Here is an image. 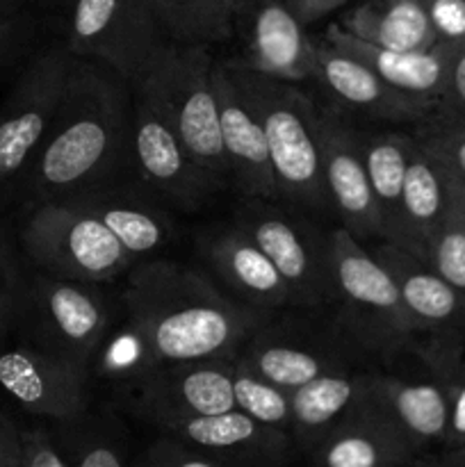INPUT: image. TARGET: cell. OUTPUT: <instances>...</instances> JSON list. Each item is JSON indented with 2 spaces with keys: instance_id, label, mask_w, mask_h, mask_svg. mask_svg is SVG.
<instances>
[{
  "instance_id": "6da1fadb",
  "label": "cell",
  "mask_w": 465,
  "mask_h": 467,
  "mask_svg": "<svg viewBox=\"0 0 465 467\" xmlns=\"http://www.w3.org/2000/svg\"><path fill=\"white\" fill-rule=\"evenodd\" d=\"M132 114V87L105 64L76 55L53 128L23 182V203L76 199L126 182Z\"/></svg>"
},
{
  "instance_id": "7a4b0ae2",
  "label": "cell",
  "mask_w": 465,
  "mask_h": 467,
  "mask_svg": "<svg viewBox=\"0 0 465 467\" xmlns=\"http://www.w3.org/2000/svg\"><path fill=\"white\" fill-rule=\"evenodd\" d=\"M121 308L153 368L235 360L267 315L232 299L208 272L176 260H140L123 276Z\"/></svg>"
},
{
  "instance_id": "3957f363",
  "label": "cell",
  "mask_w": 465,
  "mask_h": 467,
  "mask_svg": "<svg viewBox=\"0 0 465 467\" xmlns=\"http://www.w3.org/2000/svg\"><path fill=\"white\" fill-rule=\"evenodd\" d=\"M226 64L264 128L278 199L326 222L333 208L324 182L317 100L304 85L263 76L235 59Z\"/></svg>"
},
{
  "instance_id": "277c9868",
  "label": "cell",
  "mask_w": 465,
  "mask_h": 467,
  "mask_svg": "<svg viewBox=\"0 0 465 467\" xmlns=\"http://www.w3.org/2000/svg\"><path fill=\"white\" fill-rule=\"evenodd\" d=\"M119 317L121 292L114 296L108 283L68 281L27 265L12 336L91 377L105 337Z\"/></svg>"
},
{
  "instance_id": "5b68a950",
  "label": "cell",
  "mask_w": 465,
  "mask_h": 467,
  "mask_svg": "<svg viewBox=\"0 0 465 467\" xmlns=\"http://www.w3.org/2000/svg\"><path fill=\"white\" fill-rule=\"evenodd\" d=\"M235 363L285 390L333 372L374 363L331 310L285 308L267 315L246 337Z\"/></svg>"
},
{
  "instance_id": "8992f818",
  "label": "cell",
  "mask_w": 465,
  "mask_h": 467,
  "mask_svg": "<svg viewBox=\"0 0 465 467\" xmlns=\"http://www.w3.org/2000/svg\"><path fill=\"white\" fill-rule=\"evenodd\" d=\"M212 64L208 46L169 41L130 87L162 112L201 169H205L222 187H232L219 130Z\"/></svg>"
},
{
  "instance_id": "52a82bcc",
  "label": "cell",
  "mask_w": 465,
  "mask_h": 467,
  "mask_svg": "<svg viewBox=\"0 0 465 467\" xmlns=\"http://www.w3.org/2000/svg\"><path fill=\"white\" fill-rule=\"evenodd\" d=\"M336 304L331 313L360 349L374 360L390 358L399 351L422 345L418 327L401 301L397 283L374 258L365 242L342 226L331 228Z\"/></svg>"
},
{
  "instance_id": "ba28073f",
  "label": "cell",
  "mask_w": 465,
  "mask_h": 467,
  "mask_svg": "<svg viewBox=\"0 0 465 467\" xmlns=\"http://www.w3.org/2000/svg\"><path fill=\"white\" fill-rule=\"evenodd\" d=\"M16 244L32 269L68 281L112 285L135 265L105 223L68 201L26 203Z\"/></svg>"
},
{
  "instance_id": "9c48e42d",
  "label": "cell",
  "mask_w": 465,
  "mask_h": 467,
  "mask_svg": "<svg viewBox=\"0 0 465 467\" xmlns=\"http://www.w3.org/2000/svg\"><path fill=\"white\" fill-rule=\"evenodd\" d=\"M232 223L264 251L294 299V308L331 310L336 304L331 228L281 199H242Z\"/></svg>"
},
{
  "instance_id": "30bf717a",
  "label": "cell",
  "mask_w": 465,
  "mask_h": 467,
  "mask_svg": "<svg viewBox=\"0 0 465 467\" xmlns=\"http://www.w3.org/2000/svg\"><path fill=\"white\" fill-rule=\"evenodd\" d=\"M76 55L67 44L36 53L0 108V210L21 201L23 182L62 103Z\"/></svg>"
},
{
  "instance_id": "8fae6325",
  "label": "cell",
  "mask_w": 465,
  "mask_h": 467,
  "mask_svg": "<svg viewBox=\"0 0 465 467\" xmlns=\"http://www.w3.org/2000/svg\"><path fill=\"white\" fill-rule=\"evenodd\" d=\"M67 46L137 82L169 44L149 0H64Z\"/></svg>"
},
{
  "instance_id": "7c38bea8",
  "label": "cell",
  "mask_w": 465,
  "mask_h": 467,
  "mask_svg": "<svg viewBox=\"0 0 465 467\" xmlns=\"http://www.w3.org/2000/svg\"><path fill=\"white\" fill-rule=\"evenodd\" d=\"M372 400L395 422L415 461L442 450L450 404L440 377L422 345L399 351L372 368Z\"/></svg>"
},
{
  "instance_id": "4fadbf2b",
  "label": "cell",
  "mask_w": 465,
  "mask_h": 467,
  "mask_svg": "<svg viewBox=\"0 0 465 467\" xmlns=\"http://www.w3.org/2000/svg\"><path fill=\"white\" fill-rule=\"evenodd\" d=\"M132 99V176L171 213H199L222 185L191 160L153 103L135 91Z\"/></svg>"
},
{
  "instance_id": "5bb4252c",
  "label": "cell",
  "mask_w": 465,
  "mask_h": 467,
  "mask_svg": "<svg viewBox=\"0 0 465 467\" xmlns=\"http://www.w3.org/2000/svg\"><path fill=\"white\" fill-rule=\"evenodd\" d=\"M313 82L328 103L360 126H413L418 130L436 112V103L388 85L367 64L324 39L317 41V71Z\"/></svg>"
},
{
  "instance_id": "9a60e30c",
  "label": "cell",
  "mask_w": 465,
  "mask_h": 467,
  "mask_svg": "<svg viewBox=\"0 0 465 467\" xmlns=\"http://www.w3.org/2000/svg\"><path fill=\"white\" fill-rule=\"evenodd\" d=\"M317 132L333 217L356 240H383L381 217L360 149V123L328 100H317Z\"/></svg>"
},
{
  "instance_id": "2e32d148",
  "label": "cell",
  "mask_w": 465,
  "mask_h": 467,
  "mask_svg": "<svg viewBox=\"0 0 465 467\" xmlns=\"http://www.w3.org/2000/svg\"><path fill=\"white\" fill-rule=\"evenodd\" d=\"M89 374L9 336L0 342V392L36 418L71 422L89 410Z\"/></svg>"
},
{
  "instance_id": "e0dca14e",
  "label": "cell",
  "mask_w": 465,
  "mask_h": 467,
  "mask_svg": "<svg viewBox=\"0 0 465 467\" xmlns=\"http://www.w3.org/2000/svg\"><path fill=\"white\" fill-rule=\"evenodd\" d=\"M132 413L153 427L190 415H214L235 409L232 360H201L150 368L121 388Z\"/></svg>"
},
{
  "instance_id": "ac0fdd59",
  "label": "cell",
  "mask_w": 465,
  "mask_h": 467,
  "mask_svg": "<svg viewBox=\"0 0 465 467\" xmlns=\"http://www.w3.org/2000/svg\"><path fill=\"white\" fill-rule=\"evenodd\" d=\"M199 255L210 276L240 304L264 315L294 308L290 287L272 260L232 222L205 231Z\"/></svg>"
},
{
  "instance_id": "d6986e66",
  "label": "cell",
  "mask_w": 465,
  "mask_h": 467,
  "mask_svg": "<svg viewBox=\"0 0 465 467\" xmlns=\"http://www.w3.org/2000/svg\"><path fill=\"white\" fill-rule=\"evenodd\" d=\"M160 431L205 451L228 467H283L299 451L290 433L264 427L237 409L171 420L162 424Z\"/></svg>"
},
{
  "instance_id": "ffe728a7",
  "label": "cell",
  "mask_w": 465,
  "mask_h": 467,
  "mask_svg": "<svg viewBox=\"0 0 465 467\" xmlns=\"http://www.w3.org/2000/svg\"><path fill=\"white\" fill-rule=\"evenodd\" d=\"M369 251L397 283L401 301L424 342L465 345V301L436 269L410 251L381 240Z\"/></svg>"
},
{
  "instance_id": "44dd1931",
  "label": "cell",
  "mask_w": 465,
  "mask_h": 467,
  "mask_svg": "<svg viewBox=\"0 0 465 467\" xmlns=\"http://www.w3.org/2000/svg\"><path fill=\"white\" fill-rule=\"evenodd\" d=\"M212 85L232 187L240 192L242 199H278L264 128L249 100L237 89L226 59H214Z\"/></svg>"
},
{
  "instance_id": "7402d4cb",
  "label": "cell",
  "mask_w": 465,
  "mask_h": 467,
  "mask_svg": "<svg viewBox=\"0 0 465 467\" xmlns=\"http://www.w3.org/2000/svg\"><path fill=\"white\" fill-rule=\"evenodd\" d=\"M244 14L249 16L244 53L235 62L276 80L296 85L315 80L317 41L310 39L285 0H251Z\"/></svg>"
},
{
  "instance_id": "603a6c76",
  "label": "cell",
  "mask_w": 465,
  "mask_h": 467,
  "mask_svg": "<svg viewBox=\"0 0 465 467\" xmlns=\"http://www.w3.org/2000/svg\"><path fill=\"white\" fill-rule=\"evenodd\" d=\"M109 228L135 263L162 251L176 235L171 210L140 182H117L67 199Z\"/></svg>"
},
{
  "instance_id": "cb8c5ba5",
  "label": "cell",
  "mask_w": 465,
  "mask_h": 467,
  "mask_svg": "<svg viewBox=\"0 0 465 467\" xmlns=\"http://www.w3.org/2000/svg\"><path fill=\"white\" fill-rule=\"evenodd\" d=\"M308 456V467H410L415 463L406 438L372 400V388L367 401L336 424Z\"/></svg>"
},
{
  "instance_id": "d4e9b609",
  "label": "cell",
  "mask_w": 465,
  "mask_h": 467,
  "mask_svg": "<svg viewBox=\"0 0 465 467\" xmlns=\"http://www.w3.org/2000/svg\"><path fill=\"white\" fill-rule=\"evenodd\" d=\"M451 196L454 185L450 176L422 141L410 135L401 196V242L397 246L427 263L433 237L451 217Z\"/></svg>"
},
{
  "instance_id": "484cf974",
  "label": "cell",
  "mask_w": 465,
  "mask_h": 467,
  "mask_svg": "<svg viewBox=\"0 0 465 467\" xmlns=\"http://www.w3.org/2000/svg\"><path fill=\"white\" fill-rule=\"evenodd\" d=\"M322 39L354 55L356 59L367 64L377 76H381L388 85L406 94L419 96L438 105L445 91L454 46L436 44L429 50H388L349 35L337 23H328Z\"/></svg>"
},
{
  "instance_id": "4316f807",
  "label": "cell",
  "mask_w": 465,
  "mask_h": 467,
  "mask_svg": "<svg viewBox=\"0 0 465 467\" xmlns=\"http://www.w3.org/2000/svg\"><path fill=\"white\" fill-rule=\"evenodd\" d=\"M374 368V365H372ZM372 368L333 372L290 390L292 429L296 450L308 454L336 424L367 401Z\"/></svg>"
},
{
  "instance_id": "83f0119b",
  "label": "cell",
  "mask_w": 465,
  "mask_h": 467,
  "mask_svg": "<svg viewBox=\"0 0 465 467\" xmlns=\"http://www.w3.org/2000/svg\"><path fill=\"white\" fill-rule=\"evenodd\" d=\"M410 135L413 132H404L401 128L360 126V149L381 217L383 240L392 244L401 242V196Z\"/></svg>"
},
{
  "instance_id": "f1b7e54d",
  "label": "cell",
  "mask_w": 465,
  "mask_h": 467,
  "mask_svg": "<svg viewBox=\"0 0 465 467\" xmlns=\"http://www.w3.org/2000/svg\"><path fill=\"white\" fill-rule=\"evenodd\" d=\"M337 26L388 50H429L440 44L419 0H360Z\"/></svg>"
},
{
  "instance_id": "f546056e",
  "label": "cell",
  "mask_w": 465,
  "mask_h": 467,
  "mask_svg": "<svg viewBox=\"0 0 465 467\" xmlns=\"http://www.w3.org/2000/svg\"><path fill=\"white\" fill-rule=\"evenodd\" d=\"M169 41L182 46H214L231 39L237 14L223 0H149Z\"/></svg>"
},
{
  "instance_id": "4dcf8cb0",
  "label": "cell",
  "mask_w": 465,
  "mask_h": 467,
  "mask_svg": "<svg viewBox=\"0 0 465 467\" xmlns=\"http://www.w3.org/2000/svg\"><path fill=\"white\" fill-rule=\"evenodd\" d=\"M232 392L235 409L253 418L264 427L290 433L292 429V400L290 390L264 381L258 374L232 360Z\"/></svg>"
},
{
  "instance_id": "1f68e13d",
  "label": "cell",
  "mask_w": 465,
  "mask_h": 467,
  "mask_svg": "<svg viewBox=\"0 0 465 467\" xmlns=\"http://www.w3.org/2000/svg\"><path fill=\"white\" fill-rule=\"evenodd\" d=\"M422 349L440 377L450 404V422L442 450H460L465 447V345L422 342Z\"/></svg>"
},
{
  "instance_id": "d6a6232c",
  "label": "cell",
  "mask_w": 465,
  "mask_h": 467,
  "mask_svg": "<svg viewBox=\"0 0 465 467\" xmlns=\"http://www.w3.org/2000/svg\"><path fill=\"white\" fill-rule=\"evenodd\" d=\"M26 276L27 263L18 251L16 237L0 226V342L12 336Z\"/></svg>"
},
{
  "instance_id": "836d02e7",
  "label": "cell",
  "mask_w": 465,
  "mask_h": 467,
  "mask_svg": "<svg viewBox=\"0 0 465 467\" xmlns=\"http://www.w3.org/2000/svg\"><path fill=\"white\" fill-rule=\"evenodd\" d=\"M427 263L463 296L465 301V231L450 217L429 246Z\"/></svg>"
},
{
  "instance_id": "e575fe53",
  "label": "cell",
  "mask_w": 465,
  "mask_h": 467,
  "mask_svg": "<svg viewBox=\"0 0 465 467\" xmlns=\"http://www.w3.org/2000/svg\"><path fill=\"white\" fill-rule=\"evenodd\" d=\"M422 128H451V130H465V44L451 48L445 91H442L440 100H438L431 121Z\"/></svg>"
},
{
  "instance_id": "d590c367",
  "label": "cell",
  "mask_w": 465,
  "mask_h": 467,
  "mask_svg": "<svg viewBox=\"0 0 465 467\" xmlns=\"http://www.w3.org/2000/svg\"><path fill=\"white\" fill-rule=\"evenodd\" d=\"M87 415V413H85ZM80 418L67 422L73 431L78 433L76 450H73V467H126L123 451L119 442L109 436L108 431L98 427L87 429V418Z\"/></svg>"
},
{
  "instance_id": "8d00e7d4",
  "label": "cell",
  "mask_w": 465,
  "mask_h": 467,
  "mask_svg": "<svg viewBox=\"0 0 465 467\" xmlns=\"http://www.w3.org/2000/svg\"><path fill=\"white\" fill-rule=\"evenodd\" d=\"M424 149L433 155L451 185L465 187V130L451 128H419L413 132Z\"/></svg>"
},
{
  "instance_id": "74e56055",
  "label": "cell",
  "mask_w": 465,
  "mask_h": 467,
  "mask_svg": "<svg viewBox=\"0 0 465 467\" xmlns=\"http://www.w3.org/2000/svg\"><path fill=\"white\" fill-rule=\"evenodd\" d=\"M144 467H228L173 436H160L141 456Z\"/></svg>"
},
{
  "instance_id": "f35d334b",
  "label": "cell",
  "mask_w": 465,
  "mask_h": 467,
  "mask_svg": "<svg viewBox=\"0 0 465 467\" xmlns=\"http://www.w3.org/2000/svg\"><path fill=\"white\" fill-rule=\"evenodd\" d=\"M440 44H465V0H419Z\"/></svg>"
},
{
  "instance_id": "ab89813d",
  "label": "cell",
  "mask_w": 465,
  "mask_h": 467,
  "mask_svg": "<svg viewBox=\"0 0 465 467\" xmlns=\"http://www.w3.org/2000/svg\"><path fill=\"white\" fill-rule=\"evenodd\" d=\"M23 467H73L71 461L59 451L57 442L44 429L21 431Z\"/></svg>"
},
{
  "instance_id": "60d3db41",
  "label": "cell",
  "mask_w": 465,
  "mask_h": 467,
  "mask_svg": "<svg viewBox=\"0 0 465 467\" xmlns=\"http://www.w3.org/2000/svg\"><path fill=\"white\" fill-rule=\"evenodd\" d=\"M32 35H35V26L26 12L0 18V71L27 48Z\"/></svg>"
},
{
  "instance_id": "b9f144b4",
  "label": "cell",
  "mask_w": 465,
  "mask_h": 467,
  "mask_svg": "<svg viewBox=\"0 0 465 467\" xmlns=\"http://www.w3.org/2000/svg\"><path fill=\"white\" fill-rule=\"evenodd\" d=\"M0 467H23L21 431L0 413Z\"/></svg>"
},
{
  "instance_id": "7bdbcfd3",
  "label": "cell",
  "mask_w": 465,
  "mask_h": 467,
  "mask_svg": "<svg viewBox=\"0 0 465 467\" xmlns=\"http://www.w3.org/2000/svg\"><path fill=\"white\" fill-rule=\"evenodd\" d=\"M285 3L290 5V9L296 14V18L308 27L313 26V23L322 21L328 14L337 12V9H340L342 5L349 3V0H285Z\"/></svg>"
},
{
  "instance_id": "ee69618b",
  "label": "cell",
  "mask_w": 465,
  "mask_h": 467,
  "mask_svg": "<svg viewBox=\"0 0 465 467\" xmlns=\"http://www.w3.org/2000/svg\"><path fill=\"white\" fill-rule=\"evenodd\" d=\"M410 467H465V447H460V450H440L436 454L415 461Z\"/></svg>"
},
{
  "instance_id": "f6af8a7d",
  "label": "cell",
  "mask_w": 465,
  "mask_h": 467,
  "mask_svg": "<svg viewBox=\"0 0 465 467\" xmlns=\"http://www.w3.org/2000/svg\"><path fill=\"white\" fill-rule=\"evenodd\" d=\"M451 217L465 231V187L454 185V196H451Z\"/></svg>"
},
{
  "instance_id": "bcb514c9",
  "label": "cell",
  "mask_w": 465,
  "mask_h": 467,
  "mask_svg": "<svg viewBox=\"0 0 465 467\" xmlns=\"http://www.w3.org/2000/svg\"><path fill=\"white\" fill-rule=\"evenodd\" d=\"M27 0H0V14H18L23 12V5Z\"/></svg>"
},
{
  "instance_id": "7dc6e473",
  "label": "cell",
  "mask_w": 465,
  "mask_h": 467,
  "mask_svg": "<svg viewBox=\"0 0 465 467\" xmlns=\"http://www.w3.org/2000/svg\"><path fill=\"white\" fill-rule=\"evenodd\" d=\"M223 3H226L231 9H235L237 16H242V14H244V9L251 5V0H223Z\"/></svg>"
},
{
  "instance_id": "c3c4849f",
  "label": "cell",
  "mask_w": 465,
  "mask_h": 467,
  "mask_svg": "<svg viewBox=\"0 0 465 467\" xmlns=\"http://www.w3.org/2000/svg\"><path fill=\"white\" fill-rule=\"evenodd\" d=\"M46 3H53V5H62L64 0H46Z\"/></svg>"
},
{
  "instance_id": "681fc988",
  "label": "cell",
  "mask_w": 465,
  "mask_h": 467,
  "mask_svg": "<svg viewBox=\"0 0 465 467\" xmlns=\"http://www.w3.org/2000/svg\"><path fill=\"white\" fill-rule=\"evenodd\" d=\"M5 16H12V14H0V18H5Z\"/></svg>"
},
{
  "instance_id": "f907efd6",
  "label": "cell",
  "mask_w": 465,
  "mask_h": 467,
  "mask_svg": "<svg viewBox=\"0 0 465 467\" xmlns=\"http://www.w3.org/2000/svg\"><path fill=\"white\" fill-rule=\"evenodd\" d=\"M135 467H144V463H141V461H140V463H137Z\"/></svg>"
}]
</instances>
